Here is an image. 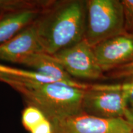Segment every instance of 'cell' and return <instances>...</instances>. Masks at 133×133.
<instances>
[{
  "instance_id": "obj_13",
  "label": "cell",
  "mask_w": 133,
  "mask_h": 133,
  "mask_svg": "<svg viewBox=\"0 0 133 133\" xmlns=\"http://www.w3.org/2000/svg\"><path fill=\"white\" fill-rule=\"evenodd\" d=\"M124 10V32L133 35V0H121Z\"/></svg>"
},
{
  "instance_id": "obj_8",
  "label": "cell",
  "mask_w": 133,
  "mask_h": 133,
  "mask_svg": "<svg viewBox=\"0 0 133 133\" xmlns=\"http://www.w3.org/2000/svg\"><path fill=\"white\" fill-rule=\"evenodd\" d=\"M104 74L133 61V35L123 33L92 48Z\"/></svg>"
},
{
  "instance_id": "obj_7",
  "label": "cell",
  "mask_w": 133,
  "mask_h": 133,
  "mask_svg": "<svg viewBox=\"0 0 133 133\" xmlns=\"http://www.w3.org/2000/svg\"><path fill=\"white\" fill-rule=\"evenodd\" d=\"M51 123L53 133H129L133 131L124 118L103 119L84 112Z\"/></svg>"
},
{
  "instance_id": "obj_5",
  "label": "cell",
  "mask_w": 133,
  "mask_h": 133,
  "mask_svg": "<svg viewBox=\"0 0 133 133\" xmlns=\"http://www.w3.org/2000/svg\"><path fill=\"white\" fill-rule=\"evenodd\" d=\"M74 78L106 80L92 47L84 39L52 55Z\"/></svg>"
},
{
  "instance_id": "obj_15",
  "label": "cell",
  "mask_w": 133,
  "mask_h": 133,
  "mask_svg": "<svg viewBox=\"0 0 133 133\" xmlns=\"http://www.w3.org/2000/svg\"><path fill=\"white\" fill-rule=\"evenodd\" d=\"M29 133H53L52 123L46 118L35 126Z\"/></svg>"
},
{
  "instance_id": "obj_6",
  "label": "cell",
  "mask_w": 133,
  "mask_h": 133,
  "mask_svg": "<svg viewBox=\"0 0 133 133\" xmlns=\"http://www.w3.org/2000/svg\"><path fill=\"white\" fill-rule=\"evenodd\" d=\"M128 99L123 92L104 88L102 84H91L84 90L83 112L103 119L123 118Z\"/></svg>"
},
{
  "instance_id": "obj_9",
  "label": "cell",
  "mask_w": 133,
  "mask_h": 133,
  "mask_svg": "<svg viewBox=\"0 0 133 133\" xmlns=\"http://www.w3.org/2000/svg\"><path fill=\"white\" fill-rule=\"evenodd\" d=\"M44 52L35 22L0 44V60L19 63L29 54Z\"/></svg>"
},
{
  "instance_id": "obj_16",
  "label": "cell",
  "mask_w": 133,
  "mask_h": 133,
  "mask_svg": "<svg viewBox=\"0 0 133 133\" xmlns=\"http://www.w3.org/2000/svg\"><path fill=\"white\" fill-rule=\"evenodd\" d=\"M123 118L128 123L133 130V109L127 108L124 112Z\"/></svg>"
},
{
  "instance_id": "obj_4",
  "label": "cell",
  "mask_w": 133,
  "mask_h": 133,
  "mask_svg": "<svg viewBox=\"0 0 133 133\" xmlns=\"http://www.w3.org/2000/svg\"><path fill=\"white\" fill-rule=\"evenodd\" d=\"M48 2L0 0V44L33 24Z\"/></svg>"
},
{
  "instance_id": "obj_14",
  "label": "cell",
  "mask_w": 133,
  "mask_h": 133,
  "mask_svg": "<svg viewBox=\"0 0 133 133\" xmlns=\"http://www.w3.org/2000/svg\"><path fill=\"white\" fill-rule=\"evenodd\" d=\"M104 88L110 89H116L123 92L128 99V102L133 100V81L114 84H102Z\"/></svg>"
},
{
  "instance_id": "obj_17",
  "label": "cell",
  "mask_w": 133,
  "mask_h": 133,
  "mask_svg": "<svg viewBox=\"0 0 133 133\" xmlns=\"http://www.w3.org/2000/svg\"><path fill=\"white\" fill-rule=\"evenodd\" d=\"M129 133H133V131H132V132H129Z\"/></svg>"
},
{
  "instance_id": "obj_11",
  "label": "cell",
  "mask_w": 133,
  "mask_h": 133,
  "mask_svg": "<svg viewBox=\"0 0 133 133\" xmlns=\"http://www.w3.org/2000/svg\"><path fill=\"white\" fill-rule=\"evenodd\" d=\"M46 118L40 110L34 106L27 105L22 113V123L24 128L29 132Z\"/></svg>"
},
{
  "instance_id": "obj_3",
  "label": "cell",
  "mask_w": 133,
  "mask_h": 133,
  "mask_svg": "<svg viewBox=\"0 0 133 133\" xmlns=\"http://www.w3.org/2000/svg\"><path fill=\"white\" fill-rule=\"evenodd\" d=\"M123 33L124 16L121 0H86L83 39L91 47Z\"/></svg>"
},
{
  "instance_id": "obj_10",
  "label": "cell",
  "mask_w": 133,
  "mask_h": 133,
  "mask_svg": "<svg viewBox=\"0 0 133 133\" xmlns=\"http://www.w3.org/2000/svg\"><path fill=\"white\" fill-rule=\"evenodd\" d=\"M18 64L29 66L38 74L50 78L56 83L82 89H87L91 86V84L78 81L71 77L52 55L46 52L29 54L22 59Z\"/></svg>"
},
{
  "instance_id": "obj_2",
  "label": "cell",
  "mask_w": 133,
  "mask_h": 133,
  "mask_svg": "<svg viewBox=\"0 0 133 133\" xmlns=\"http://www.w3.org/2000/svg\"><path fill=\"white\" fill-rule=\"evenodd\" d=\"M17 91L27 105L37 107L52 122L83 112L84 90L59 83L0 78Z\"/></svg>"
},
{
  "instance_id": "obj_12",
  "label": "cell",
  "mask_w": 133,
  "mask_h": 133,
  "mask_svg": "<svg viewBox=\"0 0 133 133\" xmlns=\"http://www.w3.org/2000/svg\"><path fill=\"white\" fill-rule=\"evenodd\" d=\"M105 76L106 80H120L122 82L133 81V61L108 71L105 74Z\"/></svg>"
},
{
  "instance_id": "obj_1",
  "label": "cell",
  "mask_w": 133,
  "mask_h": 133,
  "mask_svg": "<svg viewBox=\"0 0 133 133\" xmlns=\"http://www.w3.org/2000/svg\"><path fill=\"white\" fill-rule=\"evenodd\" d=\"M86 1H48L35 22L44 52L54 55L84 37Z\"/></svg>"
}]
</instances>
